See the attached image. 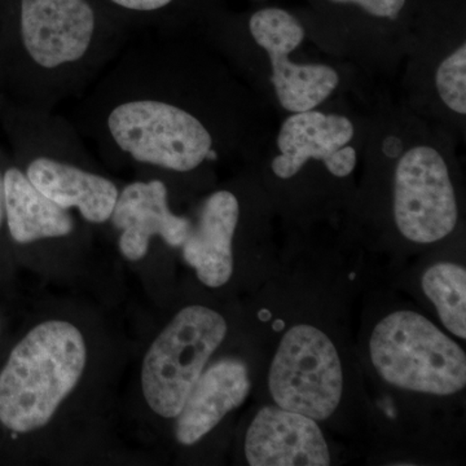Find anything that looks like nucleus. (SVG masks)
I'll return each instance as SVG.
<instances>
[{"label": "nucleus", "instance_id": "1", "mask_svg": "<svg viewBox=\"0 0 466 466\" xmlns=\"http://www.w3.org/2000/svg\"><path fill=\"white\" fill-rule=\"evenodd\" d=\"M195 72L171 43L128 42L79 97L75 122L116 167L186 175L219 159L214 122L188 99Z\"/></svg>", "mask_w": 466, "mask_h": 466}, {"label": "nucleus", "instance_id": "2", "mask_svg": "<svg viewBox=\"0 0 466 466\" xmlns=\"http://www.w3.org/2000/svg\"><path fill=\"white\" fill-rule=\"evenodd\" d=\"M0 118L15 164L39 192L86 222H108L119 188L97 167L72 119L11 97H0Z\"/></svg>", "mask_w": 466, "mask_h": 466}, {"label": "nucleus", "instance_id": "3", "mask_svg": "<svg viewBox=\"0 0 466 466\" xmlns=\"http://www.w3.org/2000/svg\"><path fill=\"white\" fill-rule=\"evenodd\" d=\"M87 364L84 334L66 320L36 325L0 370V424L15 434L38 431L72 394Z\"/></svg>", "mask_w": 466, "mask_h": 466}, {"label": "nucleus", "instance_id": "4", "mask_svg": "<svg viewBox=\"0 0 466 466\" xmlns=\"http://www.w3.org/2000/svg\"><path fill=\"white\" fill-rule=\"evenodd\" d=\"M370 351L379 375L397 388L441 397L465 388L464 350L417 312L383 318L370 337Z\"/></svg>", "mask_w": 466, "mask_h": 466}, {"label": "nucleus", "instance_id": "5", "mask_svg": "<svg viewBox=\"0 0 466 466\" xmlns=\"http://www.w3.org/2000/svg\"><path fill=\"white\" fill-rule=\"evenodd\" d=\"M226 334L225 318L214 309L195 305L177 312L144 357L142 390L153 412L179 415Z\"/></svg>", "mask_w": 466, "mask_h": 466}, {"label": "nucleus", "instance_id": "6", "mask_svg": "<svg viewBox=\"0 0 466 466\" xmlns=\"http://www.w3.org/2000/svg\"><path fill=\"white\" fill-rule=\"evenodd\" d=\"M278 407L321 421L341 401L342 364L329 337L312 325H296L284 334L268 377Z\"/></svg>", "mask_w": 466, "mask_h": 466}, {"label": "nucleus", "instance_id": "7", "mask_svg": "<svg viewBox=\"0 0 466 466\" xmlns=\"http://www.w3.org/2000/svg\"><path fill=\"white\" fill-rule=\"evenodd\" d=\"M394 217L410 241L433 244L453 232L458 201L449 167L431 147H415L398 162L394 184Z\"/></svg>", "mask_w": 466, "mask_h": 466}, {"label": "nucleus", "instance_id": "8", "mask_svg": "<svg viewBox=\"0 0 466 466\" xmlns=\"http://www.w3.org/2000/svg\"><path fill=\"white\" fill-rule=\"evenodd\" d=\"M249 32L260 48L268 54L276 96L285 110L306 112L320 106L339 84V76L328 66H300L291 63L289 54L305 39L302 24L289 12L265 8L249 20Z\"/></svg>", "mask_w": 466, "mask_h": 466}, {"label": "nucleus", "instance_id": "9", "mask_svg": "<svg viewBox=\"0 0 466 466\" xmlns=\"http://www.w3.org/2000/svg\"><path fill=\"white\" fill-rule=\"evenodd\" d=\"M354 134L348 116L314 109L293 113L279 133L280 155L272 161V171L281 179H290L309 159H315L323 162L334 177H349L357 167V150L349 146Z\"/></svg>", "mask_w": 466, "mask_h": 466}, {"label": "nucleus", "instance_id": "10", "mask_svg": "<svg viewBox=\"0 0 466 466\" xmlns=\"http://www.w3.org/2000/svg\"><path fill=\"white\" fill-rule=\"evenodd\" d=\"M108 222L119 232V251L131 262L148 254L155 238L168 247L182 248L192 228L188 218L171 210L167 183L159 177L137 179L119 189Z\"/></svg>", "mask_w": 466, "mask_h": 466}, {"label": "nucleus", "instance_id": "11", "mask_svg": "<svg viewBox=\"0 0 466 466\" xmlns=\"http://www.w3.org/2000/svg\"><path fill=\"white\" fill-rule=\"evenodd\" d=\"M251 466H327L329 450L317 421L280 407L257 413L245 438Z\"/></svg>", "mask_w": 466, "mask_h": 466}, {"label": "nucleus", "instance_id": "12", "mask_svg": "<svg viewBox=\"0 0 466 466\" xmlns=\"http://www.w3.org/2000/svg\"><path fill=\"white\" fill-rule=\"evenodd\" d=\"M240 219V204L231 191L220 189L204 201L198 222L184 241L183 258L198 280L210 288L228 283L233 272V238Z\"/></svg>", "mask_w": 466, "mask_h": 466}, {"label": "nucleus", "instance_id": "13", "mask_svg": "<svg viewBox=\"0 0 466 466\" xmlns=\"http://www.w3.org/2000/svg\"><path fill=\"white\" fill-rule=\"evenodd\" d=\"M249 391L248 368L238 359H223L208 367L175 417L177 441L183 446L200 441L227 413L244 403Z\"/></svg>", "mask_w": 466, "mask_h": 466}, {"label": "nucleus", "instance_id": "14", "mask_svg": "<svg viewBox=\"0 0 466 466\" xmlns=\"http://www.w3.org/2000/svg\"><path fill=\"white\" fill-rule=\"evenodd\" d=\"M5 226L16 244L70 238L76 232L72 210L58 207L30 183L15 162L5 168Z\"/></svg>", "mask_w": 466, "mask_h": 466}, {"label": "nucleus", "instance_id": "15", "mask_svg": "<svg viewBox=\"0 0 466 466\" xmlns=\"http://www.w3.org/2000/svg\"><path fill=\"white\" fill-rule=\"evenodd\" d=\"M422 290L434 303L441 323L466 339V271L455 263H437L422 276Z\"/></svg>", "mask_w": 466, "mask_h": 466}, {"label": "nucleus", "instance_id": "16", "mask_svg": "<svg viewBox=\"0 0 466 466\" xmlns=\"http://www.w3.org/2000/svg\"><path fill=\"white\" fill-rule=\"evenodd\" d=\"M441 99L453 112L466 115V46L441 61L435 76Z\"/></svg>", "mask_w": 466, "mask_h": 466}, {"label": "nucleus", "instance_id": "17", "mask_svg": "<svg viewBox=\"0 0 466 466\" xmlns=\"http://www.w3.org/2000/svg\"><path fill=\"white\" fill-rule=\"evenodd\" d=\"M116 12H124L127 16L150 18L155 15L167 11L174 5L175 0H104Z\"/></svg>", "mask_w": 466, "mask_h": 466}, {"label": "nucleus", "instance_id": "18", "mask_svg": "<svg viewBox=\"0 0 466 466\" xmlns=\"http://www.w3.org/2000/svg\"><path fill=\"white\" fill-rule=\"evenodd\" d=\"M332 2L341 3V5L351 3L363 8L372 16L395 20L400 16L407 0H332Z\"/></svg>", "mask_w": 466, "mask_h": 466}, {"label": "nucleus", "instance_id": "19", "mask_svg": "<svg viewBox=\"0 0 466 466\" xmlns=\"http://www.w3.org/2000/svg\"><path fill=\"white\" fill-rule=\"evenodd\" d=\"M7 159L3 157L0 153V229L5 225V168Z\"/></svg>", "mask_w": 466, "mask_h": 466}, {"label": "nucleus", "instance_id": "20", "mask_svg": "<svg viewBox=\"0 0 466 466\" xmlns=\"http://www.w3.org/2000/svg\"><path fill=\"white\" fill-rule=\"evenodd\" d=\"M0 85H2V55H0Z\"/></svg>", "mask_w": 466, "mask_h": 466}]
</instances>
